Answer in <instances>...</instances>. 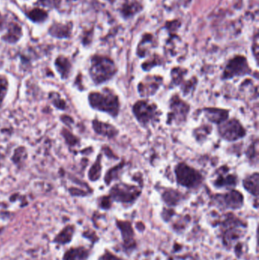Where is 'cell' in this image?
Returning <instances> with one entry per match:
<instances>
[{
	"mask_svg": "<svg viewBox=\"0 0 259 260\" xmlns=\"http://www.w3.org/2000/svg\"><path fill=\"white\" fill-rule=\"evenodd\" d=\"M55 66L63 78H67L71 71V63L65 57H59L56 60Z\"/></svg>",
	"mask_w": 259,
	"mask_h": 260,
	"instance_id": "d6986e66",
	"label": "cell"
},
{
	"mask_svg": "<svg viewBox=\"0 0 259 260\" xmlns=\"http://www.w3.org/2000/svg\"><path fill=\"white\" fill-rule=\"evenodd\" d=\"M63 134L66 141H67V143H69L70 146H75V144H77L78 140L69 131H66V129H63Z\"/></svg>",
	"mask_w": 259,
	"mask_h": 260,
	"instance_id": "4316f807",
	"label": "cell"
},
{
	"mask_svg": "<svg viewBox=\"0 0 259 260\" xmlns=\"http://www.w3.org/2000/svg\"><path fill=\"white\" fill-rule=\"evenodd\" d=\"M206 115L209 120L216 123H221L228 117V113L226 110L219 109L209 108L206 110Z\"/></svg>",
	"mask_w": 259,
	"mask_h": 260,
	"instance_id": "ac0fdd59",
	"label": "cell"
},
{
	"mask_svg": "<svg viewBox=\"0 0 259 260\" xmlns=\"http://www.w3.org/2000/svg\"><path fill=\"white\" fill-rule=\"evenodd\" d=\"M101 160H100L99 157V158H98L96 162L92 166L90 171H89V178H90V180H92V181H97L101 176Z\"/></svg>",
	"mask_w": 259,
	"mask_h": 260,
	"instance_id": "cb8c5ba5",
	"label": "cell"
},
{
	"mask_svg": "<svg viewBox=\"0 0 259 260\" xmlns=\"http://www.w3.org/2000/svg\"><path fill=\"white\" fill-rule=\"evenodd\" d=\"M72 31V24L71 22H68V23L56 22L49 28V33L51 35L58 38H67L70 37Z\"/></svg>",
	"mask_w": 259,
	"mask_h": 260,
	"instance_id": "7c38bea8",
	"label": "cell"
},
{
	"mask_svg": "<svg viewBox=\"0 0 259 260\" xmlns=\"http://www.w3.org/2000/svg\"><path fill=\"white\" fill-rule=\"evenodd\" d=\"M256 41L253 44V51H254V55H255L256 58L257 57V54H258V36H255Z\"/></svg>",
	"mask_w": 259,
	"mask_h": 260,
	"instance_id": "4dcf8cb0",
	"label": "cell"
},
{
	"mask_svg": "<svg viewBox=\"0 0 259 260\" xmlns=\"http://www.w3.org/2000/svg\"><path fill=\"white\" fill-rule=\"evenodd\" d=\"M4 17H3L2 15L0 14V30L2 29L3 26H4Z\"/></svg>",
	"mask_w": 259,
	"mask_h": 260,
	"instance_id": "1f68e13d",
	"label": "cell"
},
{
	"mask_svg": "<svg viewBox=\"0 0 259 260\" xmlns=\"http://www.w3.org/2000/svg\"><path fill=\"white\" fill-rule=\"evenodd\" d=\"M171 108L172 110V114H170L172 115V117L169 119H174L177 121H180V122L185 120L189 109V106L186 103L175 97L174 99L172 100Z\"/></svg>",
	"mask_w": 259,
	"mask_h": 260,
	"instance_id": "8fae6325",
	"label": "cell"
},
{
	"mask_svg": "<svg viewBox=\"0 0 259 260\" xmlns=\"http://www.w3.org/2000/svg\"><path fill=\"white\" fill-rule=\"evenodd\" d=\"M176 174L179 184L188 188L198 187L202 181V178L198 172L185 164L177 166Z\"/></svg>",
	"mask_w": 259,
	"mask_h": 260,
	"instance_id": "3957f363",
	"label": "cell"
},
{
	"mask_svg": "<svg viewBox=\"0 0 259 260\" xmlns=\"http://www.w3.org/2000/svg\"><path fill=\"white\" fill-rule=\"evenodd\" d=\"M93 127L97 134L109 137V138L115 137L117 134V130L114 127L109 124L103 123L98 120L94 121Z\"/></svg>",
	"mask_w": 259,
	"mask_h": 260,
	"instance_id": "2e32d148",
	"label": "cell"
},
{
	"mask_svg": "<svg viewBox=\"0 0 259 260\" xmlns=\"http://www.w3.org/2000/svg\"><path fill=\"white\" fill-rule=\"evenodd\" d=\"M101 205L102 208H109L111 205V202H110V199L109 197L102 198V200H101Z\"/></svg>",
	"mask_w": 259,
	"mask_h": 260,
	"instance_id": "f1b7e54d",
	"label": "cell"
},
{
	"mask_svg": "<svg viewBox=\"0 0 259 260\" xmlns=\"http://www.w3.org/2000/svg\"><path fill=\"white\" fill-rule=\"evenodd\" d=\"M8 89V82L4 77L0 75V103L2 102L4 98H5Z\"/></svg>",
	"mask_w": 259,
	"mask_h": 260,
	"instance_id": "484cf974",
	"label": "cell"
},
{
	"mask_svg": "<svg viewBox=\"0 0 259 260\" xmlns=\"http://www.w3.org/2000/svg\"><path fill=\"white\" fill-rule=\"evenodd\" d=\"M54 104H55L56 107H58L59 109H63L64 110L66 108V104H65L64 101H62L61 99H57L56 98L55 100H54Z\"/></svg>",
	"mask_w": 259,
	"mask_h": 260,
	"instance_id": "f546056e",
	"label": "cell"
},
{
	"mask_svg": "<svg viewBox=\"0 0 259 260\" xmlns=\"http://www.w3.org/2000/svg\"><path fill=\"white\" fill-rule=\"evenodd\" d=\"M27 16L35 23H43L48 19V14L45 10L36 7L26 13Z\"/></svg>",
	"mask_w": 259,
	"mask_h": 260,
	"instance_id": "ffe728a7",
	"label": "cell"
},
{
	"mask_svg": "<svg viewBox=\"0 0 259 260\" xmlns=\"http://www.w3.org/2000/svg\"><path fill=\"white\" fill-rule=\"evenodd\" d=\"M116 69L113 60L103 56H94L92 59L90 73L97 84L110 79L116 73Z\"/></svg>",
	"mask_w": 259,
	"mask_h": 260,
	"instance_id": "6da1fadb",
	"label": "cell"
},
{
	"mask_svg": "<svg viewBox=\"0 0 259 260\" xmlns=\"http://www.w3.org/2000/svg\"><path fill=\"white\" fill-rule=\"evenodd\" d=\"M234 184H236V178L230 175L227 176V178L220 176L216 182V186H233Z\"/></svg>",
	"mask_w": 259,
	"mask_h": 260,
	"instance_id": "d4e9b609",
	"label": "cell"
},
{
	"mask_svg": "<svg viewBox=\"0 0 259 260\" xmlns=\"http://www.w3.org/2000/svg\"><path fill=\"white\" fill-rule=\"evenodd\" d=\"M161 78L160 77H150V80L145 83H142L139 85V92L142 95H153L158 89L161 83Z\"/></svg>",
	"mask_w": 259,
	"mask_h": 260,
	"instance_id": "5bb4252c",
	"label": "cell"
},
{
	"mask_svg": "<svg viewBox=\"0 0 259 260\" xmlns=\"http://www.w3.org/2000/svg\"><path fill=\"white\" fill-rule=\"evenodd\" d=\"M142 0H124L119 9L121 15L124 19H130L143 10Z\"/></svg>",
	"mask_w": 259,
	"mask_h": 260,
	"instance_id": "30bf717a",
	"label": "cell"
},
{
	"mask_svg": "<svg viewBox=\"0 0 259 260\" xmlns=\"http://www.w3.org/2000/svg\"><path fill=\"white\" fill-rule=\"evenodd\" d=\"M221 137L230 141L238 140L245 135V130L236 119H232L220 126Z\"/></svg>",
	"mask_w": 259,
	"mask_h": 260,
	"instance_id": "8992f818",
	"label": "cell"
},
{
	"mask_svg": "<svg viewBox=\"0 0 259 260\" xmlns=\"http://www.w3.org/2000/svg\"><path fill=\"white\" fill-rule=\"evenodd\" d=\"M111 197L118 202L131 203L137 199L140 191L136 187H130L124 184H116L112 188Z\"/></svg>",
	"mask_w": 259,
	"mask_h": 260,
	"instance_id": "277c9868",
	"label": "cell"
},
{
	"mask_svg": "<svg viewBox=\"0 0 259 260\" xmlns=\"http://www.w3.org/2000/svg\"><path fill=\"white\" fill-rule=\"evenodd\" d=\"M133 111L139 122L147 124L156 116V107L147 101H139L133 107Z\"/></svg>",
	"mask_w": 259,
	"mask_h": 260,
	"instance_id": "52a82bcc",
	"label": "cell"
},
{
	"mask_svg": "<svg viewBox=\"0 0 259 260\" xmlns=\"http://www.w3.org/2000/svg\"><path fill=\"white\" fill-rule=\"evenodd\" d=\"M118 228L120 229L122 234V240H123L124 249H134L136 246V240H135V233L133 231L131 223L128 222H122L117 221Z\"/></svg>",
	"mask_w": 259,
	"mask_h": 260,
	"instance_id": "ba28073f",
	"label": "cell"
},
{
	"mask_svg": "<svg viewBox=\"0 0 259 260\" xmlns=\"http://www.w3.org/2000/svg\"><path fill=\"white\" fill-rule=\"evenodd\" d=\"M73 232V227H66L56 237V242H57L58 243H61V244H66V243H69L72 240Z\"/></svg>",
	"mask_w": 259,
	"mask_h": 260,
	"instance_id": "7402d4cb",
	"label": "cell"
},
{
	"mask_svg": "<svg viewBox=\"0 0 259 260\" xmlns=\"http://www.w3.org/2000/svg\"><path fill=\"white\" fill-rule=\"evenodd\" d=\"M99 260H124L122 259L120 257L117 256V255H115V254L112 253L110 251H106L102 255H101V258H100Z\"/></svg>",
	"mask_w": 259,
	"mask_h": 260,
	"instance_id": "83f0119b",
	"label": "cell"
},
{
	"mask_svg": "<svg viewBox=\"0 0 259 260\" xmlns=\"http://www.w3.org/2000/svg\"><path fill=\"white\" fill-rule=\"evenodd\" d=\"M154 37L152 34H146L143 35L142 40L138 46V55L141 57H145L148 51L154 46Z\"/></svg>",
	"mask_w": 259,
	"mask_h": 260,
	"instance_id": "e0dca14e",
	"label": "cell"
},
{
	"mask_svg": "<svg viewBox=\"0 0 259 260\" xmlns=\"http://www.w3.org/2000/svg\"><path fill=\"white\" fill-rule=\"evenodd\" d=\"M163 198L167 205H174L180 202L181 199V194L176 190H169L163 193Z\"/></svg>",
	"mask_w": 259,
	"mask_h": 260,
	"instance_id": "603a6c76",
	"label": "cell"
},
{
	"mask_svg": "<svg viewBox=\"0 0 259 260\" xmlns=\"http://www.w3.org/2000/svg\"><path fill=\"white\" fill-rule=\"evenodd\" d=\"M250 72L246 59L242 56H237L232 59L226 66L224 72V78H231L237 75H245Z\"/></svg>",
	"mask_w": 259,
	"mask_h": 260,
	"instance_id": "5b68a950",
	"label": "cell"
},
{
	"mask_svg": "<svg viewBox=\"0 0 259 260\" xmlns=\"http://www.w3.org/2000/svg\"><path fill=\"white\" fill-rule=\"evenodd\" d=\"M89 251L84 247L71 248L65 253L64 260H88Z\"/></svg>",
	"mask_w": 259,
	"mask_h": 260,
	"instance_id": "9a60e30c",
	"label": "cell"
},
{
	"mask_svg": "<svg viewBox=\"0 0 259 260\" xmlns=\"http://www.w3.org/2000/svg\"><path fill=\"white\" fill-rule=\"evenodd\" d=\"M217 199L219 203L222 204L226 208H233V209L240 208L243 203L242 195L236 190H232L231 192L226 193L225 195L218 196Z\"/></svg>",
	"mask_w": 259,
	"mask_h": 260,
	"instance_id": "9c48e42d",
	"label": "cell"
},
{
	"mask_svg": "<svg viewBox=\"0 0 259 260\" xmlns=\"http://www.w3.org/2000/svg\"><path fill=\"white\" fill-rule=\"evenodd\" d=\"M22 26L16 22H11L9 25L7 34L3 37V40L10 44H15L19 41L22 36Z\"/></svg>",
	"mask_w": 259,
	"mask_h": 260,
	"instance_id": "4fadbf2b",
	"label": "cell"
},
{
	"mask_svg": "<svg viewBox=\"0 0 259 260\" xmlns=\"http://www.w3.org/2000/svg\"><path fill=\"white\" fill-rule=\"evenodd\" d=\"M104 93H92L89 95L91 105L97 110L107 112L116 116L119 112V101L117 97L105 89Z\"/></svg>",
	"mask_w": 259,
	"mask_h": 260,
	"instance_id": "7a4b0ae2",
	"label": "cell"
},
{
	"mask_svg": "<svg viewBox=\"0 0 259 260\" xmlns=\"http://www.w3.org/2000/svg\"><path fill=\"white\" fill-rule=\"evenodd\" d=\"M244 187L250 193L257 196L258 191V175L254 174L244 181Z\"/></svg>",
	"mask_w": 259,
	"mask_h": 260,
	"instance_id": "44dd1931",
	"label": "cell"
}]
</instances>
